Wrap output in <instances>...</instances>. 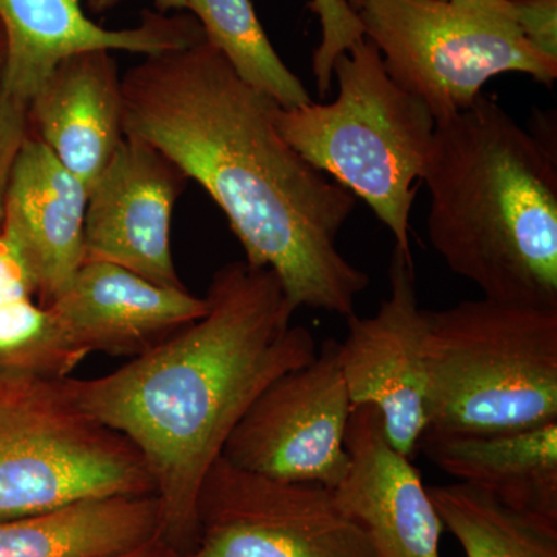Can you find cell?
Returning <instances> with one entry per match:
<instances>
[{"instance_id": "52a82bcc", "label": "cell", "mask_w": 557, "mask_h": 557, "mask_svg": "<svg viewBox=\"0 0 557 557\" xmlns=\"http://www.w3.org/2000/svg\"><path fill=\"white\" fill-rule=\"evenodd\" d=\"M358 16L388 76L435 123L471 108L498 75L557 78V61L528 42L511 0H361Z\"/></svg>"}, {"instance_id": "cb8c5ba5", "label": "cell", "mask_w": 557, "mask_h": 557, "mask_svg": "<svg viewBox=\"0 0 557 557\" xmlns=\"http://www.w3.org/2000/svg\"><path fill=\"white\" fill-rule=\"evenodd\" d=\"M24 298H36L35 278L16 242L0 228V306Z\"/></svg>"}, {"instance_id": "30bf717a", "label": "cell", "mask_w": 557, "mask_h": 557, "mask_svg": "<svg viewBox=\"0 0 557 557\" xmlns=\"http://www.w3.org/2000/svg\"><path fill=\"white\" fill-rule=\"evenodd\" d=\"M388 284L375 314L347 318L339 364L354 406L379 410L392 448L413 458L426 428L429 319L418 299L412 256L398 248Z\"/></svg>"}, {"instance_id": "e0dca14e", "label": "cell", "mask_w": 557, "mask_h": 557, "mask_svg": "<svg viewBox=\"0 0 557 557\" xmlns=\"http://www.w3.org/2000/svg\"><path fill=\"white\" fill-rule=\"evenodd\" d=\"M420 449L457 482L557 525V421L527 431L429 440Z\"/></svg>"}, {"instance_id": "603a6c76", "label": "cell", "mask_w": 557, "mask_h": 557, "mask_svg": "<svg viewBox=\"0 0 557 557\" xmlns=\"http://www.w3.org/2000/svg\"><path fill=\"white\" fill-rule=\"evenodd\" d=\"M511 5L528 42L557 61V0H511Z\"/></svg>"}, {"instance_id": "7c38bea8", "label": "cell", "mask_w": 557, "mask_h": 557, "mask_svg": "<svg viewBox=\"0 0 557 557\" xmlns=\"http://www.w3.org/2000/svg\"><path fill=\"white\" fill-rule=\"evenodd\" d=\"M0 24L7 44L0 87L27 106L73 54L123 50L153 57L205 40L200 22L185 14L145 11L138 27L108 30L86 16L81 0H0Z\"/></svg>"}, {"instance_id": "484cf974", "label": "cell", "mask_w": 557, "mask_h": 557, "mask_svg": "<svg viewBox=\"0 0 557 557\" xmlns=\"http://www.w3.org/2000/svg\"><path fill=\"white\" fill-rule=\"evenodd\" d=\"M120 557H183L175 552L174 548H171L170 545L161 542L160 539H156V541L149 542V544L143 545L134 552L126 553V555Z\"/></svg>"}, {"instance_id": "6da1fadb", "label": "cell", "mask_w": 557, "mask_h": 557, "mask_svg": "<svg viewBox=\"0 0 557 557\" xmlns=\"http://www.w3.org/2000/svg\"><path fill=\"white\" fill-rule=\"evenodd\" d=\"M123 129L160 150L219 205L249 265L276 274L289 310L355 314L370 277L336 239L357 197L282 138L274 101L207 40L121 76Z\"/></svg>"}, {"instance_id": "3957f363", "label": "cell", "mask_w": 557, "mask_h": 557, "mask_svg": "<svg viewBox=\"0 0 557 557\" xmlns=\"http://www.w3.org/2000/svg\"><path fill=\"white\" fill-rule=\"evenodd\" d=\"M556 152L552 127L528 131L483 95L435 123L429 242L483 298L557 309Z\"/></svg>"}, {"instance_id": "ac0fdd59", "label": "cell", "mask_w": 557, "mask_h": 557, "mask_svg": "<svg viewBox=\"0 0 557 557\" xmlns=\"http://www.w3.org/2000/svg\"><path fill=\"white\" fill-rule=\"evenodd\" d=\"M156 539L159 502L153 494L87 498L0 520V557H120Z\"/></svg>"}, {"instance_id": "2e32d148", "label": "cell", "mask_w": 557, "mask_h": 557, "mask_svg": "<svg viewBox=\"0 0 557 557\" xmlns=\"http://www.w3.org/2000/svg\"><path fill=\"white\" fill-rule=\"evenodd\" d=\"M123 87L108 50L57 65L28 104L32 135L90 189L124 139Z\"/></svg>"}, {"instance_id": "83f0119b", "label": "cell", "mask_w": 557, "mask_h": 557, "mask_svg": "<svg viewBox=\"0 0 557 557\" xmlns=\"http://www.w3.org/2000/svg\"><path fill=\"white\" fill-rule=\"evenodd\" d=\"M348 3H350L351 9L359 10V7H361V0H348Z\"/></svg>"}, {"instance_id": "44dd1931", "label": "cell", "mask_w": 557, "mask_h": 557, "mask_svg": "<svg viewBox=\"0 0 557 557\" xmlns=\"http://www.w3.org/2000/svg\"><path fill=\"white\" fill-rule=\"evenodd\" d=\"M313 7L324 30L322 44L314 51L313 72L319 95L325 98L332 90L336 60L359 39L366 38V33L358 11L351 9L348 0H313Z\"/></svg>"}, {"instance_id": "4316f807", "label": "cell", "mask_w": 557, "mask_h": 557, "mask_svg": "<svg viewBox=\"0 0 557 557\" xmlns=\"http://www.w3.org/2000/svg\"><path fill=\"white\" fill-rule=\"evenodd\" d=\"M5 33H3L2 24H0V76H2L3 64H5Z\"/></svg>"}, {"instance_id": "d4e9b609", "label": "cell", "mask_w": 557, "mask_h": 557, "mask_svg": "<svg viewBox=\"0 0 557 557\" xmlns=\"http://www.w3.org/2000/svg\"><path fill=\"white\" fill-rule=\"evenodd\" d=\"M121 0H87V7L94 13H106L113 9ZM160 11L166 10H188V0H156Z\"/></svg>"}, {"instance_id": "7a4b0ae2", "label": "cell", "mask_w": 557, "mask_h": 557, "mask_svg": "<svg viewBox=\"0 0 557 557\" xmlns=\"http://www.w3.org/2000/svg\"><path fill=\"white\" fill-rule=\"evenodd\" d=\"M208 311L152 350L98 379H64L72 398L124 435L148 465L159 539L188 556L197 496L249 406L278 376L317 357L313 333L293 325L269 269L226 263L209 284Z\"/></svg>"}, {"instance_id": "7402d4cb", "label": "cell", "mask_w": 557, "mask_h": 557, "mask_svg": "<svg viewBox=\"0 0 557 557\" xmlns=\"http://www.w3.org/2000/svg\"><path fill=\"white\" fill-rule=\"evenodd\" d=\"M32 137L28 106L0 87V228L5 214L11 174L25 141Z\"/></svg>"}, {"instance_id": "5bb4252c", "label": "cell", "mask_w": 557, "mask_h": 557, "mask_svg": "<svg viewBox=\"0 0 557 557\" xmlns=\"http://www.w3.org/2000/svg\"><path fill=\"white\" fill-rule=\"evenodd\" d=\"M49 307L84 358L106 354L132 359L203 317L208 300L113 263L84 260L70 287Z\"/></svg>"}, {"instance_id": "5b68a950", "label": "cell", "mask_w": 557, "mask_h": 557, "mask_svg": "<svg viewBox=\"0 0 557 557\" xmlns=\"http://www.w3.org/2000/svg\"><path fill=\"white\" fill-rule=\"evenodd\" d=\"M338 97L284 109L271 119L311 166L364 200L410 255L409 222L423 178L435 120L426 106L388 76L375 44L359 39L333 67Z\"/></svg>"}, {"instance_id": "9a60e30c", "label": "cell", "mask_w": 557, "mask_h": 557, "mask_svg": "<svg viewBox=\"0 0 557 557\" xmlns=\"http://www.w3.org/2000/svg\"><path fill=\"white\" fill-rule=\"evenodd\" d=\"M87 197V186L32 135L11 174L2 230L27 260L44 307L60 298L86 260Z\"/></svg>"}, {"instance_id": "ba28073f", "label": "cell", "mask_w": 557, "mask_h": 557, "mask_svg": "<svg viewBox=\"0 0 557 557\" xmlns=\"http://www.w3.org/2000/svg\"><path fill=\"white\" fill-rule=\"evenodd\" d=\"M185 557H379L333 490L256 474L220 457L197 496V542Z\"/></svg>"}, {"instance_id": "8fae6325", "label": "cell", "mask_w": 557, "mask_h": 557, "mask_svg": "<svg viewBox=\"0 0 557 557\" xmlns=\"http://www.w3.org/2000/svg\"><path fill=\"white\" fill-rule=\"evenodd\" d=\"M188 178L160 150L126 137L90 186L84 222L86 260H101L185 288L171 251L172 211Z\"/></svg>"}, {"instance_id": "8992f818", "label": "cell", "mask_w": 557, "mask_h": 557, "mask_svg": "<svg viewBox=\"0 0 557 557\" xmlns=\"http://www.w3.org/2000/svg\"><path fill=\"white\" fill-rule=\"evenodd\" d=\"M148 494L145 458L81 408L64 379L0 369V520Z\"/></svg>"}, {"instance_id": "277c9868", "label": "cell", "mask_w": 557, "mask_h": 557, "mask_svg": "<svg viewBox=\"0 0 557 557\" xmlns=\"http://www.w3.org/2000/svg\"><path fill=\"white\" fill-rule=\"evenodd\" d=\"M428 319L420 445L557 421V309L480 298Z\"/></svg>"}, {"instance_id": "d6986e66", "label": "cell", "mask_w": 557, "mask_h": 557, "mask_svg": "<svg viewBox=\"0 0 557 557\" xmlns=\"http://www.w3.org/2000/svg\"><path fill=\"white\" fill-rule=\"evenodd\" d=\"M443 528L467 557H557V525L467 483L426 487Z\"/></svg>"}, {"instance_id": "9c48e42d", "label": "cell", "mask_w": 557, "mask_h": 557, "mask_svg": "<svg viewBox=\"0 0 557 557\" xmlns=\"http://www.w3.org/2000/svg\"><path fill=\"white\" fill-rule=\"evenodd\" d=\"M354 408L339 343L325 339L309 364L278 376L256 398L222 457L256 474L335 490L347 474Z\"/></svg>"}, {"instance_id": "4fadbf2b", "label": "cell", "mask_w": 557, "mask_h": 557, "mask_svg": "<svg viewBox=\"0 0 557 557\" xmlns=\"http://www.w3.org/2000/svg\"><path fill=\"white\" fill-rule=\"evenodd\" d=\"M346 449L347 474L333 496L376 556L440 557L442 520L412 458L387 442L379 410L355 406Z\"/></svg>"}, {"instance_id": "ffe728a7", "label": "cell", "mask_w": 557, "mask_h": 557, "mask_svg": "<svg viewBox=\"0 0 557 557\" xmlns=\"http://www.w3.org/2000/svg\"><path fill=\"white\" fill-rule=\"evenodd\" d=\"M188 10L200 22L209 46L252 89L284 109L313 101L271 46L251 0H188Z\"/></svg>"}]
</instances>
